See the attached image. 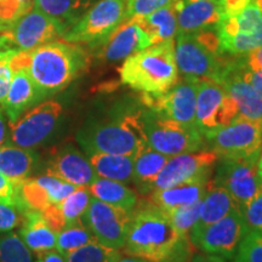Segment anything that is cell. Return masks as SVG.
Returning <instances> with one entry per match:
<instances>
[{
  "label": "cell",
  "instance_id": "obj_5",
  "mask_svg": "<svg viewBox=\"0 0 262 262\" xmlns=\"http://www.w3.org/2000/svg\"><path fill=\"white\" fill-rule=\"evenodd\" d=\"M140 130L147 145L157 152L172 157L203 149L204 136L198 127L186 126L165 119L148 110L137 113Z\"/></svg>",
  "mask_w": 262,
  "mask_h": 262
},
{
  "label": "cell",
  "instance_id": "obj_42",
  "mask_svg": "<svg viewBox=\"0 0 262 262\" xmlns=\"http://www.w3.org/2000/svg\"><path fill=\"white\" fill-rule=\"evenodd\" d=\"M249 231L262 234V192L241 209Z\"/></svg>",
  "mask_w": 262,
  "mask_h": 262
},
{
  "label": "cell",
  "instance_id": "obj_24",
  "mask_svg": "<svg viewBox=\"0 0 262 262\" xmlns=\"http://www.w3.org/2000/svg\"><path fill=\"white\" fill-rule=\"evenodd\" d=\"M18 235L29 250L37 255L54 250L56 247L57 233L38 210H26L24 212Z\"/></svg>",
  "mask_w": 262,
  "mask_h": 262
},
{
  "label": "cell",
  "instance_id": "obj_28",
  "mask_svg": "<svg viewBox=\"0 0 262 262\" xmlns=\"http://www.w3.org/2000/svg\"><path fill=\"white\" fill-rule=\"evenodd\" d=\"M91 196L102 201L107 204L118 206L124 210L133 212L139 204L137 193L127 187L126 183L113 180L96 178L88 187Z\"/></svg>",
  "mask_w": 262,
  "mask_h": 262
},
{
  "label": "cell",
  "instance_id": "obj_1",
  "mask_svg": "<svg viewBox=\"0 0 262 262\" xmlns=\"http://www.w3.org/2000/svg\"><path fill=\"white\" fill-rule=\"evenodd\" d=\"M123 250L148 262H188L195 254L189 234L179 233L165 212L149 202L131 212Z\"/></svg>",
  "mask_w": 262,
  "mask_h": 262
},
{
  "label": "cell",
  "instance_id": "obj_53",
  "mask_svg": "<svg viewBox=\"0 0 262 262\" xmlns=\"http://www.w3.org/2000/svg\"><path fill=\"white\" fill-rule=\"evenodd\" d=\"M257 172H258V176H260L261 180H262V149H261V153L260 156H258V159H257Z\"/></svg>",
  "mask_w": 262,
  "mask_h": 262
},
{
  "label": "cell",
  "instance_id": "obj_27",
  "mask_svg": "<svg viewBox=\"0 0 262 262\" xmlns=\"http://www.w3.org/2000/svg\"><path fill=\"white\" fill-rule=\"evenodd\" d=\"M170 157L146 145L134 157L133 181L143 194L152 192V185Z\"/></svg>",
  "mask_w": 262,
  "mask_h": 262
},
{
  "label": "cell",
  "instance_id": "obj_36",
  "mask_svg": "<svg viewBox=\"0 0 262 262\" xmlns=\"http://www.w3.org/2000/svg\"><path fill=\"white\" fill-rule=\"evenodd\" d=\"M35 0H0V33L10 28L33 9Z\"/></svg>",
  "mask_w": 262,
  "mask_h": 262
},
{
  "label": "cell",
  "instance_id": "obj_46",
  "mask_svg": "<svg viewBox=\"0 0 262 262\" xmlns=\"http://www.w3.org/2000/svg\"><path fill=\"white\" fill-rule=\"evenodd\" d=\"M253 0H220L222 15H233L247 8Z\"/></svg>",
  "mask_w": 262,
  "mask_h": 262
},
{
  "label": "cell",
  "instance_id": "obj_35",
  "mask_svg": "<svg viewBox=\"0 0 262 262\" xmlns=\"http://www.w3.org/2000/svg\"><path fill=\"white\" fill-rule=\"evenodd\" d=\"M119 250L93 242L66 255V262H113L119 255Z\"/></svg>",
  "mask_w": 262,
  "mask_h": 262
},
{
  "label": "cell",
  "instance_id": "obj_17",
  "mask_svg": "<svg viewBox=\"0 0 262 262\" xmlns=\"http://www.w3.org/2000/svg\"><path fill=\"white\" fill-rule=\"evenodd\" d=\"M219 157L211 149L170 157L152 185V191L198 179H210Z\"/></svg>",
  "mask_w": 262,
  "mask_h": 262
},
{
  "label": "cell",
  "instance_id": "obj_54",
  "mask_svg": "<svg viewBox=\"0 0 262 262\" xmlns=\"http://www.w3.org/2000/svg\"><path fill=\"white\" fill-rule=\"evenodd\" d=\"M253 2L258 6V9L262 11V0H253Z\"/></svg>",
  "mask_w": 262,
  "mask_h": 262
},
{
  "label": "cell",
  "instance_id": "obj_10",
  "mask_svg": "<svg viewBox=\"0 0 262 262\" xmlns=\"http://www.w3.org/2000/svg\"><path fill=\"white\" fill-rule=\"evenodd\" d=\"M220 55L205 47L194 34L178 33L175 61L179 73L185 79L212 80L217 83L226 64Z\"/></svg>",
  "mask_w": 262,
  "mask_h": 262
},
{
  "label": "cell",
  "instance_id": "obj_25",
  "mask_svg": "<svg viewBox=\"0 0 262 262\" xmlns=\"http://www.w3.org/2000/svg\"><path fill=\"white\" fill-rule=\"evenodd\" d=\"M238 205L235 204L231 194L226 191L224 187L216 185L210 179L204 196L201 202V209H199V217L195 225L193 226L189 233H194L203 229L206 226L214 224V222L221 220L229 212L237 210ZM241 210V209H239Z\"/></svg>",
  "mask_w": 262,
  "mask_h": 262
},
{
  "label": "cell",
  "instance_id": "obj_8",
  "mask_svg": "<svg viewBox=\"0 0 262 262\" xmlns=\"http://www.w3.org/2000/svg\"><path fill=\"white\" fill-rule=\"evenodd\" d=\"M216 33L221 54L245 56L262 47V11L251 2L233 15H222Z\"/></svg>",
  "mask_w": 262,
  "mask_h": 262
},
{
  "label": "cell",
  "instance_id": "obj_52",
  "mask_svg": "<svg viewBox=\"0 0 262 262\" xmlns=\"http://www.w3.org/2000/svg\"><path fill=\"white\" fill-rule=\"evenodd\" d=\"M9 49L12 48L11 44H10V39L8 37V34H6V33H0V54H2L3 51L9 50Z\"/></svg>",
  "mask_w": 262,
  "mask_h": 262
},
{
  "label": "cell",
  "instance_id": "obj_7",
  "mask_svg": "<svg viewBox=\"0 0 262 262\" xmlns=\"http://www.w3.org/2000/svg\"><path fill=\"white\" fill-rule=\"evenodd\" d=\"M203 136L219 159L257 160L262 149V123L242 117Z\"/></svg>",
  "mask_w": 262,
  "mask_h": 262
},
{
  "label": "cell",
  "instance_id": "obj_34",
  "mask_svg": "<svg viewBox=\"0 0 262 262\" xmlns=\"http://www.w3.org/2000/svg\"><path fill=\"white\" fill-rule=\"evenodd\" d=\"M0 262H33L32 251L12 231L0 235Z\"/></svg>",
  "mask_w": 262,
  "mask_h": 262
},
{
  "label": "cell",
  "instance_id": "obj_21",
  "mask_svg": "<svg viewBox=\"0 0 262 262\" xmlns=\"http://www.w3.org/2000/svg\"><path fill=\"white\" fill-rule=\"evenodd\" d=\"M172 6L178 18V33L183 34L215 29L222 16L220 0H175Z\"/></svg>",
  "mask_w": 262,
  "mask_h": 262
},
{
  "label": "cell",
  "instance_id": "obj_33",
  "mask_svg": "<svg viewBox=\"0 0 262 262\" xmlns=\"http://www.w3.org/2000/svg\"><path fill=\"white\" fill-rule=\"evenodd\" d=\"M90 199L91 194L88 187H77L67 198L56 204L64 227L83 221V216L89 206Z\"/></svg>",
  "mask_w": 262,
  "mask_h": 262
},
{
  "label": "cell",
  "instance_id": "obj_22",
  "mask_svg": "<svg viewBox=\"0 0 262 262\" xmlns=\"http://www.w3.org/2000/svg\"><path fill=\"white\" fill-rule=\"evenodd\" d=\"M152 44L147 33L135 19L130 18L120 26L106 41L98 45V56L107 62L125 60L136 52L145 50Z\"/></svg>",
  "mask_w": 262,
  "mask_h": 262
},
{
  "label": "cell",
  "instance_id": "obj_26",
  "mask_svg": "<svg viewBox=\"0 0 262 262\" xmlns=\"http://www.w3.org/2000/svg\"><path fill=\"white\" fill-rule=\"evenodd\" d=\"M38 162L34 149L22 148L12 143L0 147V172L11 181L18 182L28 179Z\"/></svg>",
  "mask_w": 262,
  "mask_h": 262
},
{
  "label": "cell",
  "instance_id": "obj_50",
  "mask_svg": "<svg viewBox=\"0 0 262 262\" xmlns=\"http://www.w3.org/2000/svg\"><path fill=\"white\" fill-rule=\"evenodd\" d=\"M6 122L4 118V112L0 110V147L5 143L6 141Z\"/></svg>",
  "mask_w": 262,
  "mask_h": 262
},
{
  "label": "cell",
  "instance_id": "obj_15",
  "mask_svg": "<svg viewBox=\"0 0 262 262\" xmlns=\"http://www.w3.org/2000/svg\"><path fill=\"white\" fill-rule=\"evenodd\" d=\"M66 32L67 28L63 25L33 6L5 33L14 50L27 52L63 38Z\"/></svg>",
  "mask_w": 262,
  "mask_h": 262
},
{
  "label": "cell",
  "instance_id": "obj_41",
  "mask_svg": "<svg viewBox=\"0 0 262 262\" xmlns=\"http://www.w3.org/2000/svg\"><path fill=\"white\" fill-rule=\"evenodd\" d=\"M173 2L175 0H127V18L143 17Z\"/></svg>",
  "mask_w": 262,
  "mask_h": 262
},
{
  "label": "cell",
  "instance_id": "obj_12",
  "mask_svg": "<svg viewBox=\"0 0 262 262\" xmlns=\"http://www.w3.org/2000/svg\"><path fill=\"white\" fill-rule=\"evenodd\" d=\"M238 117L234 101L221 84L212 80L198 81L195 124L202 135L228 125Z\"/></svg>",
  "mask_w": 262,
  "mask_h": 262
},
{
  "label": "cell",
  "instance_id": "obj_20",
  "mask_svg": "<svg viewBox=\"0 0 262 262\" xmlns=\"http://www.w3.org/2000/svg\"><path fill=\"white\" fill-rule=\"evenodd\" d=\"M45 171L75 187H89L97 178L88 157L72 145L62 147L54 153L49 159Z\"/></svg>",
  "mask_w": 262,
  "mask_h": 262
},
{
  "label": "cell",
  "instance_id": "obj_31",
  "mask_svg": "<svg viewBox=\"0 0 262 262\" xmlns=\"http://www.w3.org/2000/svg\"><path fill=\"white\" fill-rule=\"evenodd\" d=\"M98 0H35L34 8L70 29Z\"/></svg>",
  "mask_w": 262,
  "mask_h": 262
},
{
  "label": "cell",
  "instance_id": "obj_3",
  "mask_svg": "<svg viewBox=\"0 0 262 262\" xmlns=\"http://www.w3.org/2000/svg\"><path fill=\"white\" fill-rule=\"evenodd\" d=\"M122 83L143 94H163L178 81L173 39L150 45L125 58L119 71Z\"/></svg>",
  "mask_w": 262,
  "mask_h": 262
},
{
  "label": "cell",
  "instance_id": "obj_13",
  "mask_svg": "<svg viewBox=\"0 0 262 262\" xmlns=\"http://www.w3.org/2000/svg\"><path fill=\"white\" fill-rule=\"evenodd\" d=\"M196 90L198 81L183 78L163 94H143L142 101L148 110L165 119L196 127Z\"/></svg>",
  "mask_w": 262,
  "mask_h": 262
},
{
  "label": "cell",
  "instance_id": "obj_45",
  "mask_svg": "<svg viewBox=\"0 0 262 262\" xmlns=\"http://www.w3.org/2000/svg\"><path fill=\"white\" fill-rule=\"evenodd\" d=\"M19 182V181H18ZM0 172V201L14 203L17 205V185Z\"/></svg>",
  "mask_w": 262,
  "mask_h": 262
},
{
  "label": "cell",
  "instance_id": "obj_48",
  "mask_svg": "<svg viewBox=\"0 0 262 262\" xmlns=\"http://www.w3.org/2000/svg\"><path fill=\"white\" fill-rule=\"evenodd\" d=\"M35 262H66V260L63 255L58 253L56 249H54V250L38 254Z\"/></svg>",
  "mask_w": 262,
  "mask_h": 262
},
{
  "label": "cell",
  "instance_id": "obj_39",
  "mask_svg": "<svg viewBox=\"0 0 262 262\" xmlns=\"http://www.w3.org/2000/svg\"><path fill=\"white\" fill-rule=\"evenodd\" d=\"M35 180H37L39 185H41L42 187L47 189L51 204H58L64 198H67L72 192L77 189V187L72 183L66 182L63 180L55 178V176L48 175V173L35 178Z\"/></svg>",
  "mask_w": 262,
  "mask_h": 262
},
{
  "label": "cell",
  "instance_id": "obj_14",
  "mask_svg": "<svg viewBox=\"0 0 262 262\" xmlns=\"http://www.w3.org/2000/svg\"><path fill=\"white\" fill-rule=\"evenodd\" d=\"M131 212L91 196L83 222L98 243L120 250L124 248Z\"/></svg>",
  "mask_w": 262,
  "mask_h": 262
},
{
  "label": "cell",
  "instance_id": "obj_51",
  "mask_svg": "<svg viewBox=\"0 0 262 262\" xmlns=\"http://www.w3.org/2000/svg\"><path fill=\"white\" fill-rule=\"evenodd\" d=\"M113 262H148V261L136 256H131V255H127V254H119Z\"/></svg>",
  "mask_w": 262,
  "mask_h": 262
},
{
  "label": "cell",
  "instance_id": "obj_40",
  "mask_svg": "<svg viewBox=\"0 0 262 262\" xmlns=\"http://www.w3.org/2000/svg\"><path fill=\"white\" fill-rule=\"evenodd\" d=\"M24 211L14 203L0 201V234L14 231L21 226Z\"/></svg>",
  "mask_w": 262,
  "mask_h": 262
},
{
  "label": "cell",
  "instance_id": "obj_19",
  "mask_svg": "<svg viewBox=\"0 0 262 262\" xmlns=\"http://www.w3.org/2000/svg\"><path fill=\"white\" fill-rule=\"evenodd\" d=\"M217 83L225 88L234 101L239 117L262 123V100L242 75L239 58L226 61Z\"/></svg>",
  "mask_w": 262,
  "mask_h": 262
},
{
  "label": "cell",
  "instance_id": "obj_55",
  "mask_svg": "<svg viewBox=\"0 0 262 262\" xmlns=\"http://www.w3.org/2000/svg\"><path fill=\"white\" fill-rule=\"evenodd\" d=\"M234 262H241V261H239V260H238V258H237V260H235Z\"/></svg>",
  "mask_w": 262,
  "mask_h": 262
},
{
  "label": "cell",
  "instance_id": "obj_23",
  "mask_svg": "<svg viewBox=\"0 0 262 262\" xmlns=\"http://www.w3.org/2000/svg\"><path fill=\"white\" fill-rule=\"evenodd\" d=\"M210 179H198L183 182L172 187L155 189L149 196V203L163 211H169L180 206L201 202L204 196Z\"/></svg>",
  "mask_w": 262,
  "mask_h": 262
},
{
  "label": "cell",
  "instance_id": "obj_18",
  "mask_svg": "<svg viewBox=\"0 0 262 262\" xmlns=\"http://www.w3.org/2000/svg\"><path fill=\"white\" fill-rule=\"evenodd\" d=\"M12 80L9 91L3 102L4 113L9 124H14L22 116L41 100H44L40 91L35 86L28 71V51H18L11 60Z\"/></svg>",
  "mask_w": 262,
  "mask_h": 262
},
{
  "label": "cell",
  "instance_id": "obj_43",
  "mask_svg": "<svg viewBox=\"0 0 262 262\" xmlns=\"http://www.w3.org/2000/svg\"><path fill=\"white\" fill-rule=\"evenodd\" d=\"M17 52L18 51L14 49H9L0 54V104L4 102L10 84H11L12 73H14L11 67V60Z\"/></svg>",
  "mask_w": 262,
  "mask_h": 262
},
{
  "label": "cell",
  "instance_id": "obj_44",
  "mask_svg": "<svg viewBox=\"0 0 262 262\" xmlns=\"http://www.w3.org/2000/svg\"><path fill=\"white\" fill-rule=\"evenodd\" d=\"M239 63H241V72L243 78L251 85V86H253V89L256 91V94L262 100V72L254 71L251 70V68H249L248 66L244 63L242 56H239Z\"/></svg>",
  "mask_w": 262,
  "mask_h": 262
},
{
  "label": "cell",
  "instance_id": "obj_32",
  "mask_svg": "<svg viewBox=\"0 0 262 262\" xmlns=\"http://www.w3.org/2000/svg\"><path fill=\"white\" fill-rule=\"evenodd\" d=\"M93 242L97 241L90 232V229L84 225V222L80 221L74 225L67 226L58 232L55 249L66 256L72 251L89 243H93Z\"/></svg>",
  "mask_w": 262,
  "mask_h": 262
},
{
  "label": "cell",
  "instance_id": "obj_11",
  "mask_svg": "<svg viewBox=\"0 0 262 262\" xmlns=\"http://www.w3.org/2000/svg\"><path fill=\"white\" fill-rule=\"evenodd\" d=\"M248 231L242 211L237 209L201 231L189 233V238L203 253L232 258Z\"/></svg>",
  "mask_w": 262,
  "mask_h": 262
},
{
  "label": "cell",
  "instance_id": "obj_4",
  "mask_svg": "<svg viewBox=\"0 0 262 262\" xmlns=\"http://www.w3.org/2000/svg\"><path fill=\"white\" fill-rule=\"evenodd\" d=\"M85 155L91 152L135 157L147 145L140 130L137 113L126 114L112 122L93 123L77 134Z\"/></svg>",
  "mask_w": 262,
  "mask_h": 262
},
{
  "label": "cell",
  "instance_id": "obj_6",
  "mask_svg": "<svg viewBox=\"0 0 262 262\" xmlns=\"http://www.w3.org/2000/svg\"><path fill=\"white\" fill-rule=\"evenodd\" d=\"M127 19V0H98L64 33L63 40L95 49Z\"/></svg>",
  "mask_w": 262,
  "mask_h": 262
},
{
  "label": "cell",
  "instance_id": "obj_47",
  "mask_svg": "<svg viewBox=\"0 0 262 262\" xmlns=\"http://www.w3.org/2000/svg\"><path fill=\"white\" fill-rule=\"evenodd\" d=\"M244 63L248 66L249 68L254 71L262 72V47L256 49V50L250 52V54L242 56Z\"/></svg>",
  "mask_w": 262,
  "mask_h": 262
},
{
  "label": "cell",
  "instance_id": "obj_37",
  "mask_svg": "<svg viewBox=\"0 0 262 262\" xmlns=\"http://www.w3.org/2000/svg\"><path fill=\"white\" fill-rule=\"evenodd\" d=\"M201 202L193 203L191 205L180 206V208L171 209L169 211H164L179 233L189 234L193 226L198 221Z\"/></svg>",
  "mask_w": 262,
  "mask_h": 262
},
{
  "label": "cell",
  "instance_id": "obj_30",
  "mask_svg": "<svg viewBox=\"0 0 262 262\" xmlns=\"http://www.w3.org/2000/svg\"><path fill=\"white\" fill-rule=\"evenodd\" d=\"M133 19H135L140 27L147 33L153 45L173 39L179 32L178 18L172 4L156 10L155 12L143 17Z\"/></svg>",
  "mask_w": 262,
  "mask_h": 262
},
{
  "label": "cell",
  "instance_id": "obj_38",
  "mask_svg": "<svg viewBox=\"0 0 262 262\" xmlns=\"http://www.w3.org/2000/svg\"><path fill=\"white\" fill-rule=\"evenodd\" d=\"M237 258L241 262H262V234L248 231L239 243Z\"/></svg>",
  "mask_w": 262,
  "mask_h": 262
},
{
  "label": "cell",
  "instance_id": "obj_9",
  "mask_svg": "<svg viewBox=\"0 0 262 262\" xmlns=\"http://www.w3.org/2000/svg\"><path fill=\"white\" fill-rule=\"evenodd\" d=\"M63 108L57 101H44L25 112L14 124H9V143L35 149L49 140L61 120Z\"/></svg>",
  "mask_w": 262,
  "mask_h": 262
},
{
  "label": "cell",
  "instance_id": "obj_29",
  "mask_svg": "<svg viewBox=\"0 0 262 262\" xmlns=\"http://www.w3.org/2000/svg\"><path fill=\"white\" fill-rule=\"evenodd\" d=\"M97 178L113 180L123 183L133 181L134 158L129 156L107 155V153H86Z\"/></svg>",
  "mask_w": 262,
  "mask_h": 262
},
{
  "label": "cell",
  "instance_id": "obj_16",
  "mask_svg": "<svg viewBox=\"0 0 262 262\" xmlns=\"http://www.w3.org/2000/svg\"><path fill=\"white\" fill-rule=\"evenodd\" d=\"M220 165L216 170V185L224 187L231 194L239 209L262 192V180L257 172V160L219 159Z\"/></svg>",
  "mask_w": 262,
  "mask_h": 262
},
{
  "label": "cell",
  "instance_id": "obj_49",
  "mask_svg": "<svg viewBox=\"0 0 262 262\" xmlns=\"http://www.w3.org/2000/svg\"><path fill=\"white\" fill-rule=\"evenodd\" d=\"M188 262H226L224 257L211 254H194Z\"/></svg>",
  "mask_w": 262,
  "mask_h": 262
},
{
  "label": "cell",
  "instance_id": "obj_2",
  "mask_svg": "<svg viewBox=\"0 0 262 262\" xmlns=\"http://www.w3.org/2000/svg\"><path fill=\"white\" fill-rule=\"evenodd\" d=\"M88 64V52L73 42L55 40L28 51L29 74L44 98L66 89Z\"/></svg>",
  "mask_w": 262,
  "mask_h": 262
}]
</instances>
